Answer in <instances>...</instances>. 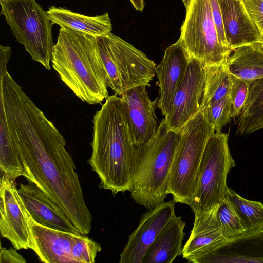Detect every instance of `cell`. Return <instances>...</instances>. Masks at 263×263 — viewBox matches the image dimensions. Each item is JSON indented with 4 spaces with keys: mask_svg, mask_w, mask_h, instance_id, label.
Segmentation results:
<instances>
[{
    "mask_svg": "<svg viewBox=\"0 0 263 263\" xmlns=\"http://www.w3.org/2000/svg\"><path fill=\"white\" fill-rule=\"evenodd\" d=\"M6 117L25 178L54 201L81 234H88L92 217L62 134L31 99L11 106Z\"/></svg>",
    "mask_w": 263,
    "mask_h": 263,
    "instance_id": "obj_1",
    "label": "cell"
},
{
    "mask_svg": "<svg viewBox=\"0 0 263 263\" xmlns=\"http://www.w3.org/2000/svg\"><path fill=\"white\" fill-rule=\"evenodd\" d=\"M92 121V153L88 162L100 179L99 187L114 195L129 191L135 146L121 97L109 96Z\"/></svg>",
    "mask_w": 263,
    "mask_h": 263,
    "instance_id": "obj_2",
    "label": "cell"
},
{
    "mask_svg": "<svg viewBox=\"0 0 263 263\" xmlns=\"http://www.w3.org/2000/svg\"><path fill=\"white\" fill-rule=\"evenodd\" d=\"M51 62L61 80L83 102L101 104L109 96L95 37L61 27Z\"/></svg>",
    "mask_w": 263,
    "mask_h": 263,
    "instance_id": "obj_3",
    "label": "cell"
},
{
    "mask_svg": "<svg viewBox=\"0 0 263 263\" xmlns=\"http://www.w3.org/2000/svg\"><path fill=\"white\" fill-rule=\"evenodd\" d=\"M180 132L168 130L163 119L154 138L135 147L130 166V192L134 200L150 210L167 196L173 161Z\"/></svg>",
    "mask_w": 263,
    "mask_h": 263,
    "instance_id": "obj_4",
    "label": "cell"
},
{
    "mask_svg": "<svg viewBox=\"0 0 263 263\" xmlns=\"http://www.w3.org/2000/svg\"><path fill=\"white\" fill-rule=\"evenodd\" d=\"M214 133L201 111L192 117L180 130L168 188V194L172 195L176 203L190 206L205 145Z\"/></svg>",
    "mask_w": 263,
    "mask_h": 263,
    "instance_id": "obj_5",
    "label": "cell"
},
{
    "mask_svg": "<svg viewBox=\"0 0 263 263\" xmlns=\"http://www.w3.org/2000/svg\"><path fill=\"white\" fill-rule=\"evenodd\" d=\"M107 83L117 95L138 86H149L156 64L142 51L109 32L97 38Z\"/></svg>",
    "mask_w": 263,
    "mask_h": 263,
    "instance_id": "obj_6",
    "label": "cell"
},
{
    "mask_svg": "<svg viewBox=\"0 0 263 263\" xmlns=\"http://www.w3.org/2000/svg\"><path fill=\"white\" fill-rule=\"evenodd\" d=\"M4 15L16 41L22 44L33 61L51 70L54 44L52 23L35 0H1Z\"/></svg>",
    "mask_w": 263,
    "mask_h": 263,
    "instance_id": "obj_7",
    "label": "cell"
},
{
    "mask_svg": "<svg viewBox=\"0 0 263 263\" xmlns=\"http://www.w3.org/2000/svg\"><path fill=\"white\" fill-rule=\"evenodd\" d=\"M228 135L214 133L209 138L200 162L190 206L195 218L218 206L226 197L227 176L235 165L228 146Z\"/></svg>",
    "mask_w": 263,
    "mask_h": 263,
    "instance_id": "obj_8",
    "label": "cell"
},
{
    "mask_svg": "<svg viewBox=\"0 0 263 263\" xmlns=\"http://www.w3.org/2000/svg\"><path fill=\"white\" fill-rule=\"evenodd\" d=\"M185 10L179 40L191 59L203 65L228 60L232 50L219 42L210 0H182Z\"/></svg>",
    "mask_w": 263,
    "mask_h": 263,
    "instance_id": "obj_9",
    "label": "cell"
},
{
    "mask_svg": "<svg viewBox=\"0 0 263 263\" xmlns=\"http://www.w3.org/2000/svg\"><path fill=\"white\" fill-rule=\"evenodd\" d=\"M15 181L1 174L0 231L16 250L31 248L30 215L17 191Z\"/></svg>",
    "mask_w": 263,
    "mask_h": 263,
    "instance_id": "obj_10",
    "label": "cell"
},
{
    "mask_svg": "<svg viewBox=\"0 0 263 263\" xmlns=\"http://www.w3.org/2000/svg\"><path fill=\"white\" fill-rule=\"evenodd\" d=\"M203 65L192 58L185 74L178 87L164 122L170 130L179 133L198 111L204 87Z\"/></svg>",
    "mask_w": 263,
    "mask_h": 263,
    "instance_id": "obj_11",
    "label": "cell"
},
{
    "mask_svg": "<svg viewBox=\"0 0 263 263\" xmlns=\"http://www.w3.org/2000/svg\"><path fill=\"white\" fill-rule=\"evenodd\" d=\"M175 203L173 200L164 202L142 214L120 254V263H142L157 235L175 215Z\"/></svg>",
    "mask_w": 263,
    "mask_h": 263,
    "instance_id": "obj_12",
    "label": "cell"
},
{
    "mask_svg": "<svg viewBox=\"0 0 263 263\" xmlns=\"http://www.w3.org/2000/svg\"><path fill=\"white\" fill-rule=\"evenodd\" d=\"M146 87L136 86L120 96L136 147L151 141L159 127L155 113L157 98L152 101Z\"/></svg>",
    "mask_w": 263,
    "mask_h": 263,
    "instance_id": "obj_13",
    "label": "cell"
},
{
    "mask_svg": "<svg viewBox=\"0 0 263 263\" xmlns=\"http://www.w3.org/2000/svg\"><path fill=\"white\" fill-rule=\"evenodd\" d=\"M190 262H263V228L247 231L235 238L227 239Z\"/></svg>",
    "mask_w": 263,
    "mask_h": 263,
    "instance_id": "obj_14",
    "label": "cell"
},
{
    "mask_svg": "<svg viewBox=\"0 0 263 263\" xmlns=\"http://www.w3.org/2000/svg\"><path fill=\"white\" fill-rule=\"evenodd\" d=\"M190 60L188 52L178 39L165 49L161 62L156 66L159 87L157 107L164 117L185 74Z\"/></svg>",
    "mask_w": 263,
    "mask_h": 263,
    "instance_id": "obj_15",
    "label": "cell"
},
{
    "mask_svg": "<svg viewBox=\"0 0 263 263\" xmlns=\"http://www.w3.org/2000/svg\"><path fill=\"white\" fill-rule=\"evenodd\" d=\"M18 194L30 216L38 223L56 230L82 235L61 209L33 183H20Z\"/></svg>",
    "mask_w": 263,
    "mask_h": 263,
    "instance_id": "obj_16",
    "label": "cell"
},
{
    "mask_svg": "<svg viewBox=\"0 0 263 263\" xmlns=\"http://www.w3.org/2000/svg\"><path fill=\"white\" fill-rule=\"evenodd\" d=\"M29 227L31 248L41 261L45 263H76L72 256L75 235L42 226L30 216Z\"/></svg>",
    "mask_w": 263,
    "mask_h": 263,
    "instance_id": "obj_17",
    "label": "cell"
},
{
    "mask_svg": "<svg viewBox=\"0 0 263 263\" xmlns=\"http://www.w3.org/2000/svg\"><path fill=\"white\" fill-rule=\"evenodd\" d=\"M218 1L226 39L232 51L260 41L262 36L249 17L241 0Z\"/></svg>",
    "mask_w": 263,
    "mask_h": 263,
    "instance_id": "obj_18",
    "label": "cell"
},
{
    "mask_svg": "<svg viewBox=\"0 0 263 263\" xmlns=\"http://www.w3.org/2000/svg\"><path fill=\"white\" fill-rule=\"evenodd\" d=\"M218 208L195 218L190 236L182 249V256L189 262L210 251L227 239L218 222Z\"/></svg>",
    "mask_w": 263,
    "mask_h": 263,
    "instance_id": "obj_19",
    "label": "cell"
},
{
    "mask_svg": "<svg viewBox=\"0 0 263 263\" xmlns=\"http://www.w3.org/2000/svg\"><path fill=\"white\" fill-rule=\"evenodd\" d=\"M185 226L181 217L175 215L149 247L142 263H171L182 255Z\"/></svg>",
    "mask_w": 263,
    "mask_h": 263,
    "instance_id": "obj_20",
    "label": "cell"
},
{
    "mask_svg": "<svg viewBox=\"0 0 263 263\" xmlns=\"http://www.w3.org/2000/svg\"><path fill=\"white\" fill-rule=\"evenodd\" d=\"M47 12L53 24L80 31L96 38L111 32L112 29L107 12L90 16L54 6L49 7Z\"/></svg>",
    "mask_w": 263,
    "mask_h": 263,
    "instance_id": "obj_21",
    "label": "cell"
},
{
    "mask_svg": "<svg viewBox=\"0 0 263 263\" xmlns=\"http://www.w3.org/2000/svg\"><path fill=\"white\" fill-rule=\"evenodd\" d=\"M228 60L230 73L248 81L263 79V52L256 44L234 49Z\"/></svg>",
    "mask_w": 263,
    "mask_h": 263,
    "instance_id": "obj_22",
    "label": "cell"
},
{
    "mask_svg": "<svg viewBox=\"0 0 263 263\" xmlns=\"http://www.w3.org/2000/svg\"><path fill=\"white\" fill-rule=\"evenodd\" d=\"M0 170L1 174L15 181L26 172L9 128L3 99L0 98Z\"/></svg>",
    "mask_w": 263,
    "mask_h": 263,
    "instance_id": "obj_23",
    "label": "cell"
},
{
    "mask_svg": "<svg viewBox=\"0 0 263 263\" xmlns=\"http://www.w3.org/2000/svg\"><path fill=\"white\" fill-rule=\"evenodd\" d=\"M204 87L199 110L230 95L231 83L228 60L219 64L203 65Z\"/></svg>",
    "mask_w": 263,
    "mask_h": 263,
    "instance_id": "obj_24",
    "label": "cell"
},
{
    "mask_svg": "<svg viewBox=\"0 0 263 263\" xmlns=\"http://www.w3.org/2000/svg\"><path fill=\"white\" fill-rule=\"evenodd\" d=\"M263 128V79L250 82L249 96L238 119L237 133L248 135Z\"/></svg>",
    "mask_w": 263,
    "mask_h": 263,
    "instance_id": "obj_25",
    "label": "cell"
},
{
    "mask_svg": "<svg viewBox=\"0 0 263 263\" xmlns=\"http://www.w3.org/2000/svg\"><path fill=\"white\" fill-rule=\"evenodd\" d=\"M226 197L231 203L247 231L263 228V204L246 199L228 187Z\"/></svg>",
    "mask_w": 263,
    "mask_h": 263,
    "instance_id": "obj_26",
    "label": "cell"
},
{
    "mask_svg": "<svg viewBox=\"0 0 263 263\" xmlns=\"http://www.w3.org/2000/svg\"><path fill=\"white\" fill-rule=\"evenodd\" d=\"M217 218L227 239L235 238L246 231L237 213L227 197L218 206Z\"/></svg>",
    "mask_w": 263,
    "mask_h": 263,
    "instance_id": "obj_27",
    "label": "cell"
},
{
    "mask_svg": "<svg viewBox=\"0 0 263 263\" xmlns=\"http://www.w3.org/2000/svg\"><path fill=\"white\" fill-rule=\"evenodd\" d=\"M231 101L230 95L227 97L211 103L199 111H202L215 133L222 132V128L231 118Z\"/></svg>",
    "mask_w": 263,
    "mask_h": 263,
    "instance_id": "obj_28",
    "label": "cell"
},
{
    "mask_svg": "<svg viewBox=\"0 0 263 263\" xmlns=\"http://www.w3.org/2000/svg\"><path fill=\"white\" fill-rule=\"evenodd\" d=\"M85 235H76L74 237L71 253L76 263H93L101 250L99 243Z\"/></svg>",
    "mask_w": 263,
    "mask_h": 263,
    "instance_id": "obj_29",
    "label": "cell"
},
{
    "mask_svg": "<svg viewBox=\"0 0 263 263\" xmlns=\"http://www.w3.org/2000/svg\"><path fill=\"white\" fill-rule=\"evenodd\" d=\"M230 97L231 101V116L240 115L249 96L250 81L238 78L231 74Z\"/></svg>",
    "mask_w": 263,
    "mask_h": 263,
    "instance_id": "obj_30",
    "label": "cell"
},
{
    "mask_svg": "<svg viewBox=\"0 0 263 263\" xmlns=\"http://www.w3.org/2000/svg\"><path fill=\"white\" fill-rule=\"evenodd\" d=\"M251 20L263 36V0H241Z\"/></svg>",
    "mask_w": 263,
    "mask_h": 263,
    "instance_id": "obj_31",
    "label": "cell"
},
{
    "mask_svg": "<svg viewBox=\"0 0 263 263\" xmlns=\"http://www.w3.org/2000/svg\"><path fill=\"white\" fill-rule=\"evenodd\" d=\"M213 21L220 43L225 47L230 49L226 39L222 13L218 0H210Z\"/></svg>",
    "mask_w": 263,
    "mask_h": 263,
    "instance_id": "obj_32",
    "label": "cell"
},
{
    "mask_svg": "<svg viewBox=\"0 0 263 263\" xmlns=\"http://www.w3.org/2000/svg\"><path fill=\"white\" fill-rule=\"evenodd\" d=\"M16 249L10 248H1V263H26L25 259L16 251Z\"/></svg>",
    "mask_w": 263,
    "mask_h": 263,
    "instance_id": "obj_33",
    "label": "cell"
},
{
    "mask_svg": "<svg viewBox=\"0 0 263 263\" xmlns=\"http://www.w3.org/2000/svg\"><path fill=\"white\" fill-rule=\"evenodd\" d=\"M134 8L139 11L142 12L145 6L144 0H129Z\"/></svg>",
    "mask_w": 263,
    "mask_h": 263,
    "instance_id": "obj_34",
    "label": "cell"
},
{
    "mask_svg": "<svg viewBox=\"0 0 263 263\" xmlns=\"http://www.w3.org/2000/svg\"><path fill=\"white\" fill-rule=\"evenodd\" d=\"M255 44L257 47L263 52V36L260 41Z\"/></svg>",
    "mask_w": 263,
    "mask_h": 263,
    "instance_id": "obj_35",
    "label": "cell"
},
{
    "mask_svg": "<svg viewBox=\"0 0 263 263\" xmlns=\"http://www.w3.org/2000/svg\"><path fill=\"white\" fill-rule=\"evenodd\" d=\"M1 1V0H0Z\"/></svg>",
    "mask_w": 263,
    "mask_h": 263,
    "instance_id": "obj_36",
    "label": "cell"
}]
</instances>
